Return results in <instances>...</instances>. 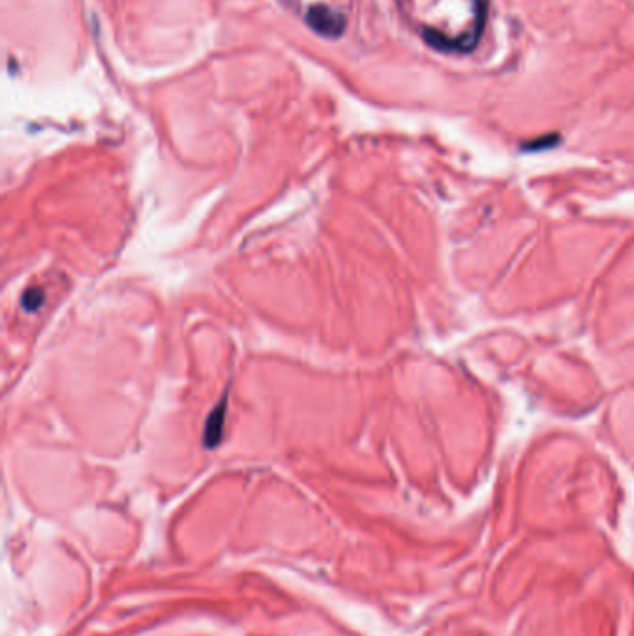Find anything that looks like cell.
Instances as JSON below:
<instances>
[{
    "mask_svg": "<svg viewBox=\"0 0 634 636\" xmlns=\"http://www.w3.org/2000/svg\"><path fill=\"white\" fill-rule=\"evenodd\" d=\"M307 22L315 32L328 36V38H335L345 30V19L339 13H335L326 6H315L307 13Z\"/></svg>",
    "mask_w": 634,
    "mask_h": 636,
    "instance_id": "1",
    "label": "cell"
},
{
    "mask_svg": "<svg viewBox=\"0 0 634 636\" xmlns=\"http://www.w3.org/2000/svg\"><path fill=\"white\" fill-rule=\"evenodd\" d=\"M225 412H227V406H225V400L222 404L216 406L210 415L207 419V426H205V445L207 447H216L219 443V439H222V432H224V423H225Z\"/></svg>",
    "mask_w": 634,
    "mask_h": 636,
    "instance_id": "2",
    "label": "cell"
},
{
    "mask_svg": "<svg viewBox=\"0 0 634 636\" xmlns=\"http://www.w3.org/2000/svg\"><path fill=\"white\" fill-rule=\"evenodd\" d=\"M41 303H43V294L39 291H30L24 292V296H22V308L27 309V311H36V309L41 308Z\"/></svg>",
    "mask_w": 634,
    "mask_h": 636,
    "instance_id": "3",
    "label": "cell"
}]
</instances>
